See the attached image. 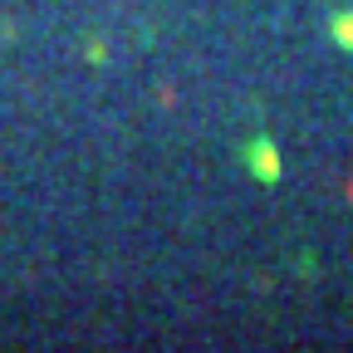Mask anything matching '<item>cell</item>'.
Segmentation results:
<instances>
[{"mask_svg": "<svg viewBox=\"0 0 353 353\" xmlns=\"http://www.w3.org/2000/svg\"><path fill=\"white\" fill-rule=\"evenodd\" d=\"M334 39L343 50H353V15H334Z\"/></svg>", "mask_w": 353, "mask_h": 353, "instance_id": "cell-2", "label": "cell"}, {"mask_svg": "<svg viewBox=\"0 0 353 353\" xmlns=\"http://www.w3.org/2000/svg\"><path fill=\"white\" fill-rule=\"evenodd\" d=\"M245 162L255 167L260 182H275V176H280V152H275L270 143H265V138H255V143L245 148Z\"/></svg>", "mask_w": 353, "mask_h": 353, "instance_id": "cell-1", "label": "cell"}]
</instances>
